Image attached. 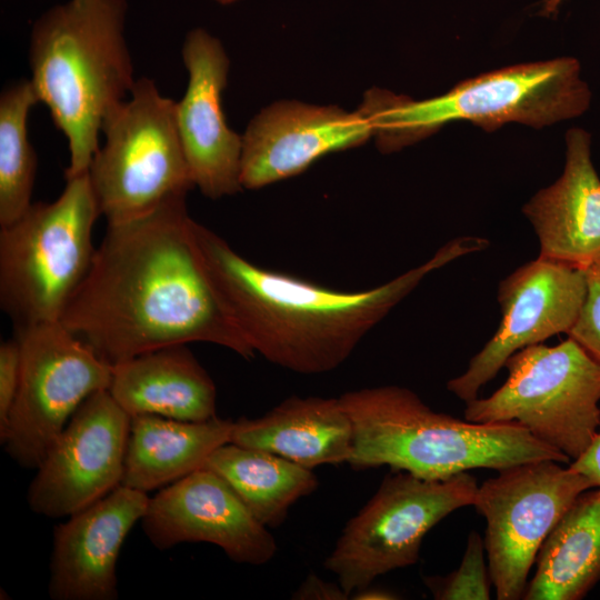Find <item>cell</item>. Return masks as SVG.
Here are the masks:
<instances>
[{"label":"cell","instance_id":"8fae6325","mask_svg":"<svg viewBox=\"0 0 600 600\" xmlns=\"http://www.w3.org/2000/svg\"><path fill=\"white\" fill-rule=\"evenodd\" d=\"M591 488L582 474L550 459L501 469L478 486L472 506L487 523L483 541L499 600L523 598L542 543Z\"/></svg>","mask_w":600,"mask_h":600},{"label":"cell","instance_id":"4fadbf2b","mask_svg":"<svg viewBox=\"0 0 600 600\" xmlns=\"http://www.w3.org/2000/svg\"><path fill=\"white\" fill-rule=\"evenodd\" d=\"M588 292L583 268L538 257L518 268L499 286L502 318L492 338L447 389L468 402L491 381L517 351L558 333H569Z\"/></svg>","mask_w":600,"mask_h":600},{"label":"cell","instance_id":"5bb4252c","mask_svg":"<svg viewBox=\"0 0 600 600\" xmlns=\"http://www.w3.org/2000/svg\"><path fill=\"white\" fill-rule=\"evenodd\" d=\"M141 524L160 550L206 542L220 547L234 562L253 566L267 563L277 552L267 527L221 477L204 468L150 498Z\"/></svg>","mask_w":600,"mask_h":600},{"label":"cell","instance_id":"7402d4cb","mask_svg":"<svg viewBox=\"0 0 600 600\" xmlns=\"http://www.w3.org/2000/svg\"><path fill=\"white\" fill-rule=\"evenodd\" d=\"M600 582V489L583 491L542 543L524 600H580Z\"/></svg>","mask_w":600,"mask_h":600},{"label":"cell","instance_id":"277c9868","mask_svg":"<svg viewBox=\"0 0 600 600\" xmlns=\"http://www.w3.org/2000/svg\"><path fill=\"white\" fill-rule=\"evenodd\" d=\"M339 399L352 426L348 463L354 470L389 466L441 480L472 469L499 471L536 460L570 463L519 423L461 420L432 410L407 388H366Z\"/></svg>","mask_w":600,"mask_h":600},{"label":"cell","instance_id":"d4e9b609","mask_svg":"<svg viewBox=\"0 0 600 600\" xmlns=\"http://www.w3.org/2000/svg\"><path fill=\"white\" fill-rule=\"evenodd\" d=\"M484 541L476 531L468 536L461 563L443 578L427 577L424 583L438 600H487L492 584L484 560Z\"/></svg>","mask_w":600,"mask_h":600},{"label":"cell","instance_id":"7c38bea8","mask_svg":"<svg viewBox=\"0 0 600 600\" xmlns=\"http://www.w3.org/2000/svg\"><path fill=\"white\" fill-rule=\"evenodd\" d=\"M130 421L109 390L88 397L37 468L28 490L30 509L70 517L120 486Z\"/></svg>","mask_w":600,"mask_h":600},{"label":"cell","instance_id":"603a6c76","mask_svg":"<svg viewBox=\"0 0 600 600\" xmlns=\"http://www.w3.org/2000/svg\"><path fill=\"white\" fill-rule=\"evenodd\" d=\"M221 477L267 528L278 527L291 506L317 490V476L274 453L228 442L203 467Z\"/></svg>","mask_w":600,"mask_h":600},{"label":"cell","instance_id":"9c48e42d","mask_svg":"<svg viewBox=\"0 0 600 600\" xmlns=\"http://www.w3.org/2000/svg\"><path fill=\"white\" fill-rule=\"evenodd\" d=\"M468 471L430 480L396 470L342 530L324 568L350 597L387 572L414 564L426 534L451 512L472 506Z\"/></svg>","mask_w":600,"mask_h":600},{"label":"cell","instance_id":"f546056e","mask_svg":"<svg viewBox=\"0 0 600 600\" xmlns=\"http://www.w3.org/2000/svg\"><path fill=\"white\" fill-rule=\"evenodd\" d=\"M349 598L353 600H391L398 597L384 588L368 584L364 588L356 590Z\"/></svg>","mask_w":600,"mask_h":600},{"label":"cell","instance_id":"d6986e66","mask_svg":"<svg viewBox=\"0 0 600 600\" xmlns=\"http://www.w3.org/2000/svg\"><path fill=\"white\" fill-rule=\"evenodd\" d=\"M108 390L130 417L206 421L217 416L214 382L187 344L159 348L113 364Z\"/></svg>","mask_w":600,"mask_h":600},{"label":"cell","instance_id":"ac0fdd59","mask_svg":"<svg viewBox=\"0 0 600 600\" xmlns=\"http://www.w3.org/2000/svg\"><path fill=\"white\" fill-rule=\"evenodd\" d=\"M561 177L523 207L540 244L539 257L586 269L600 256V178L591 138L581 128L566 136Z\"/></svg>","mask_w":600,"mask_h":600},{"label":"cell","instance_id":"484cf974","mask_svg":"<svg viewBox=\"0 0 600 600\" xmlns=\"http://www.w3.org/2000/svg\"><path fill=\"white\" fill-rule=\"evenodd\" d=\"M588 272V292L578 320L568 336L600 361V279Z\"/></svg>","mask_w":600,"mask_h":600},{"label":"cell","instance_id":"83f0119b","mask_svg":"<svg viewBox=\"0 0 600 600\" xmlns=\"http://www.w3.org/2000/svg\"><path fill=\"white\" fill-rule=\"evenodd\" d=\"M293 599L307 600H343L349 597L341 586L322 580L316 574H309L293 593Z\"/></svg>","mask_w":600,"mask_h":600},{"label":"cell","instance_id":"4dcf8cb0","mask_svg":"<svg viewBox=\"0 0 600 600\" xmlns=\"http://www.w3.org/2000/svg\"><path fill=\"white\" fill-rule=\"evenodd\" d=\"M566 0H544L543 1V4H542V8L540 10V13L542 16H547V17H550L554 13H557V11L559 10L560 6Z\"/></svg>","mask_w":600,"mask_h":600},{"label":"cell","instance_id":"1f68e13d","mask_svg":"<svg viewBox=\"0 0 600 600\" xmlns=\"http://www.w3.org/2000/svg\"><path fill=\"white\" fill-rule=\"evenodd\" d=\"M589 272L593 273L600 279V256L593 260L587 268Z\"/></svg>","mask_w":600,"mask_h":600},{"label":"cell","instance_id":"8992f818","mask_svg":"<svg viewBox=\"0 0 600 600\" xmlns=\"http://www.w3.org/2000/svg\"><path fill=\"white\" fill-rule=\"evenodd\" d=\"M52 202H32L0 229V304L16 328L61 321L96 253L99 208L88 171Z\"/></svg>","mask_w":600,"mask_h":600},{"label":"cell","instance_id":"3957f363","mask_svg":"<svg viewBox=\"0 0 600 600\" xmlns=\"http://www.w3.org/2000/svg\"><path fill=\"white\" fill-rule=\"evenodd\" d=\"M127 10L126 0H68L32 26L30 82L68 141L66 179L88 171L104 121L134 86Z\"/></svg>","mask_w":600,"mask_h":600},{"label":"cell","instance_id":"30bf717a","mask_svg":"<svg viewBox=\"0 0 600 600\" xmlns=\"http://www.w3.org/2000/svg\"><path fill=\"white\" fill-rule=\"evenodd\" d=\"M20 380L3 440L21 467L38 468L79 406L108 390L112 366L61 321L17 329Z\"/></svg>","mask_w":600,"mask_h":600},{"label":"cell","instance_id":"44dd1931","mask_svg":"<svg viewBox=\"0 0 600 600\" xmlns=\"http://www.w3.org/2000/svg\"><path fill=\"white\" fill-rule=\"evenodd\" d=\"M232 427V420L217 416L206 421L131 417L121 484L147 493L182 479L230 442Z\"/></svg>","mask_w":600,"mask_h":600},{"label":"cell","instance_id":"f1b7e54d","mask_svg":"<svg viewBox=\"0 0 600 600\" xmlns=\"http://www.w3.org/2000/svg\"><path fill=\"white\" fill-rule=\"evenodd\" d=\"M569 467L582 474L593 488L600 489V428L589 447Z\"/></svg>","mask_w":600,"mask_h":600},{"label":"cell","instance_id":"ba28073f","mask_svg":"<svg viewBox=\"0 0 600 600\" xmlns=\"http://www.w3.org/2000/svg\"><path fill=\"white\" fill-rule=\"evenodd\" d=\"M504 367L506 382L466 402L464 419L516 422L570 462L580 457L600 428V361L569 337L553 347H526Z\"/></svg>","mask_w":600,"mask_h":600},{"label":"cell","instance_id":"e0dca14e","mask_svg":"<svg viewBox=\"0 0 600 600\" xmlns=\"http://www.w3.org/2000/svg\"><path fill=\"white\" fill-rule=\"evenodd\" d=\"M146 492L118 486L68 517L53 531L48 584L53 600L118 599L117 561L121 547L147 511Z\"/></svg>","mask_w":600,"mask_h":600},{"label":"cell","instance_id":"d6a6232c","mask_svg":"<svg viewBox=\"0 0 600 600\" xmlns=\"http://www.w3.org/2000/svg\"><path fill=\"white\" fill-rule=\"evenodd\" d=\"M213 1L220 4H231L238 0H213Z\"/></svg>","mask_w":600,"mask_h":600},{"label":"cell","instance_id":"2e32d148","mask_svg":"<svg viewBox=\"0 0 600 600\" xmlns=\"http://www.w3.org/2000/svg\"><path fill=\"white\" fill-rule=\"evenodd\" d=\"M373 137L358 109L278 101L261 110L242 136L241 184L259 189L301 173L319 158Z\"/></svg>","mask_w":600,"mask_h":600},{"label":"cell","instance_id":"7a4b0ae2","mask_svg":"<svg viewBox=\"0 0 600 600\" xmlns=\"http://www.w3.org/2000/svg\"><path fill=\"white\" fill-rule=\"evenodd\" d=\"M193 229L207 270L254 353L303 374L338 368L429 273L488 247L482 238H456L383 284L340 291L261 268L197 221Z\"/></svg>","mask_w":600,"mask_h":600},{"label":"cell","instance_id":"cb8c5ba5","mask_svg":"<svg viewBox=\"0 0 600 600\" xmlns=\"http://www.w3.org/2000/svg\"><path fill=\"white\" fill-rule=\"evenodd\" d=\"M36 103L27 79L9 86L0 97V227L16 221L32 204L37 156L28 139L27 121Z\"/></svg>","mask_w":600,"mask_h":600},{"label":"cell","instance_id":"9a60e30c","mask_svg":"<svg viewBox=\"0 0 600 600\" xmlns=\"http://www.w3.org/2000/svg\"><path fill=\"white\" fill-rule=\"evenodd\" d=\"M181 53L188 86L176 102V120L194 187L210 199L234 194L243 189L242 137L229 128L222 109L229 58L201 28L188 32Z\"/></svg>","mask_w":600,"mask_h":600},{"label":"cell","instance_id":"5b68a950","mask_svg":"<svg viewBox=\"0 0 600 600\" xmlns=\"http://www.w3.org/2000/svg\"><path fill=\"white\" fill-rule=\"evenodd\" d=\"M590 100L579 61L564 57L499 69L422 101L372 89L359 109L371 123L378 148L392 152L453 121L487 131L508 122L539 129L582 114Z\"/></svg>","mask_w":600,"mask_h":600},{"label":"cell","instance_id":"6da1fadb","mask_svg":"<svg viewBox=\"0 0 600 600\" xmlns=\"http://www.w3.org/2000/svg\"><path fill=\"white\" fill-rule=\"evenodd\" d=\"M193 227L186 198L108 224L63 326L111 366L190 342L254 357L207 270Z\"/></svg>","mask_w":600,"mask_h":600},{"label":"cell","instance_id":"4316f807","mask_svg":"<svg viewBox=\"0 0 600 600\" xmlns=\"http://www.w3.org/2000/svg\"><path fill=\"white\" fill-rule=\"evenodd\" d=\"M20 344L17 338L0 344V440L9 423L20 380Z\"/></svg>","mask_w":600,"mask_h":600},{"label":"cell","instance_id":"ffe728a7","mask_svg":"<svg viewBox=\"0 0 600 600\" xmlns=\"http://www.w3.org/2000/svg\"><path fill=\"white\" fill-rule=\"evenodd\" d=\"M230 442L312 469L348 463L352 426L339 398L290 397L261 417L233 421Z\"/></svg>","mask_w":600,"mask_h":600},{"label":"cell","instance_id":"52a82bcc","mask_svg":"<svg viewBox=\"0 0 600 600\" xmlns=\"http://www.w3.org/2000/svg\"><path fill=\"white\" fill-rule=\"evenodd\" d=\"M129 96L104 121V143L88 169L108 224L144 217L186 198L194 187L178 132L176 101L146 77L136 80Z\"/></svg>","mask_w":600,"mask_h":600}]
</instances>
